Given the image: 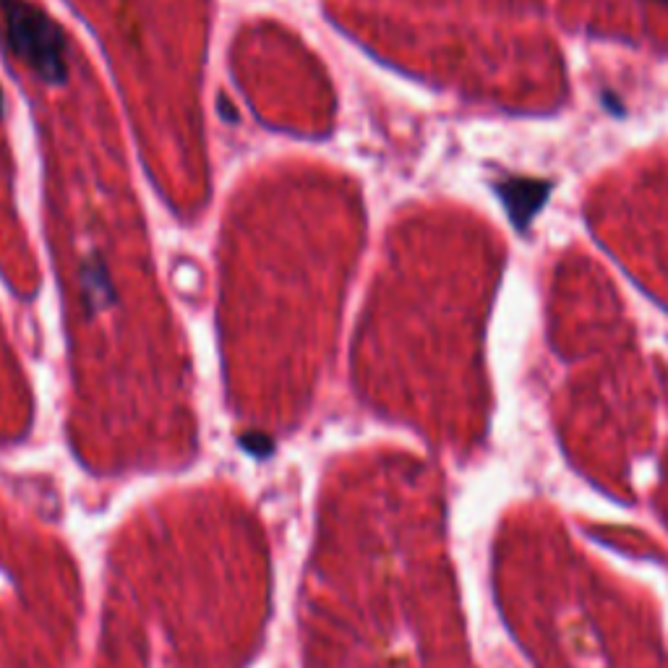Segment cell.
<instances>
[{
    "instance_id": "obj_1",
    "label": "cell",
    "mask_w": 668,
    "mask_h": 668,
    "mask_svg": "<svg viewBox=\"0 0 668 668\" xmlns=\"http://www.w3.org/2000/svg\"><path fill=\"white\" fill-rule=\"evenodd\" d=\"M660 3H668V0H660Z\"/></svg>"
}]
</instances>
